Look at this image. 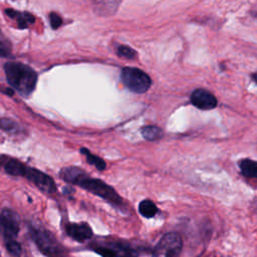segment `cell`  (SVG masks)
<instances>
[{
  "label": "cell",
  "instance_id": "8fae6325",
  "mask_svg": "<svg viewBox=\"0 0 257 257\" xmlns=\"http://www.w3.org/2000/svg\"><path fill=\"white\" fill-rule=\"evenodd\" d=\"M5 13L11 19H14L16 21L18 27L21 29L27 28L29 25H31L35 21L34 16L28 12H21V11H17L12 8H9V9L5 10Z\"/></svg>",
  "mask_w": 257,
  "mask_h": 257
},
{
  "label": "cell",
  "instance_id": "8992f818",
  "mask_svg": "<svg viewBox=\"0 0 257 257\" xmlns=\"http://www.w3.org/2000/svg\"><path fill=\"white\" fill-rule=\"evenodd\" d=\"M20 219L19 216L11 209H3L0 214V230L3 238H15L19 232Z\"/></svg>",
  "mask_w": 257,
  "mask_h": 257
},
{
  "label": "cell",
  "instance_id": "3957f363",
  "mask_svg": "<svg viewBox=\"0 0 257 257\" xmlns=\"http://www.w3.org/2000/svg\"><path fill=\"white\" fill-rule=\"evenodd\" d=\"M120 78L122 83L133 92L144 93L151 84L150 76L143 70L136 67H125L120 72Z\"/></svg>",
  "mask_w": 257,
  "mask_h": 257
},
{
  "label": "cell",
  "instance_id": "7c38bea8",
  "mask_svg": "<svg viewBox=\"0 0 257 257\" xmlns=\"http://www.w3.org/2000/svg\"><path fill=\"white\" fill-rule=\"evenodd\" d=\"M60 177L68 183L77 185L82 179H84L87 176L84 171L77 167H68L61 170Z\"/></svg>",
  "mask_w": 257,
  "mask_h": 257
},
{
  "label": "cell",
  "instance_id": "ac0fdd59",
  "mask_svg": "<svg viewBox=\"0 0 257 257\" xmlns=\"http://www.w3.org/2000/svg\"><path fill=\"white\" fill-rule=\"evenodd\" d=\"M12 51V45L8 38L0 31V57L10 55Z\"/></svg>",
  "mask_w": 257,
  "mask_h": 257
},
{
  "label": "cell",
  "instance_id": "7a4b0ae2",
  "mask_svg": "<svg viewBox=\"0 0 257 257\" xmlns=\"http://www.w3.org/2000/svg\"><path fill=\"white\" fill-rule=\"evenodd\" d=\"M29 232L33 241L44 255L48 257H61L63 249L47 230L36 226H30Z\"/></svg>",
  "mask_w": 257,
  "mask_h": 257
},
{
  "label": "cell",
  "instance_id": "30bf717a",
  "mask_svg": "<svg viewBox=\"0 0 257 257\" xmlns=\"http://www.w3.org/2000/svg\"><path fill=\"white\" fill-rule=\"evenodd\" d=\"M0 164L4 168L5 172L12 176H23L26 167L16 159L2 156L0 159Z\"/></svg>",
  "mask_w": 257,
  "mask_h": 257
},
{
  "label": "cell",
  "instance_id": "44dd1931",
  "mask_svg": "<svg viewBox=\"0 0 257 257\" xmlns=\"http://www.w3.org/2000/svg\"><path fill=\"white\" fill-rule=\"evenodd\" d=\"M117 53L119 56L130 58V59L135 58V56L137 54V52L133 48H131L128 46H124V45H121L117 48Z\"/></svg>",
  "mask_w": 257,
  "mask_h": 257
},
{
  "label": "cell",
  "instance_id": "d6986e66",
  "mask_svg": "<svg viewBox=\"0 0 257 257\" xmlns=\"http://www.w3.org/2000/svg\"><path fill=\"white\" fill-rule=\"evenodd\" d=\"M0 127L7 132H12V133L16 132L19 128L18 124L14 120L10 118H4V117L0 118Z\"/></svg>",
  "mask_w": 257,
  "mask_h": 257
},
{
  "label": "cell",
  "instance_id": "52a82bcc",
  "mask_svg": "<svg viewBox=\"0 0 257 257\" xmlns=\"http://www.w3.org/2000/svg\"><path fill=\"white\" fill-rule=\"evenodd\" d=\"M23 177L32 182L39 190H41L44 193L52 194L56 191V185L54 181L48 175L36 169L26 167Z\"/></svg>",
  "mask_w": 257,
  "mask_h": 257
},
{
  "label": "cell",
  "instance_id": "4fadbf2b",
  "mask_svg": "<svg viewBox=\"0 0 257 257\" xmlns=\"http://www.w3.org/2000/svg\"><path fill=\"white\" fill-rule=\"evenodd\" d=\"M242 174L247 178H255L257 175V165L254 161L245 159L240 162L239 165Z\"/></svg>",
  "mask_w": 257,
  "mask_h": 257
},
{
  "label": "cell",
  "instance_id": "2e32d148",
  "mask_svg": "<svg viewBox=\"0 0 257 257\" xmlns=\"http://www.w3.org/2000/svg\"><path fill=\"white\" fill-rule=\"evenodd\" d=\"M80 152L85 155L86 161H87L90 165L94 166L97 170L102 171V170L105 169V162H104L102 159H100L99 157H97V156H95V155H92L88 150H86V149H84V148H82V149L80 150Z\"/></svg>",
  "mask_w": 257,
  "mask_h": 257
},
{
  "label": "cell",
  "instance_id": "5bb4252c",
  "mask_svg": "<svg viewBox=\"0 0 257 257\" xmlns=\"http://www.w3.org/2000/svg\"><path fill=\"white\" fill-rule=\"evenodd\" d=\"M140 213L146 218H152L156 215L158 208L151 200H144L139 205Z\"/></svg>",
  "mask_w": 257,
  "mask_h": 257
},
{
  "label": "cell",
  "instance_id": "7402d4cb",
  "mask_svg": "<svg viewBox=\"0 0 257 257\" xmlns=\"http://www.w3.org/2000/svg\"><path fill=\"white\" fill-rule=\"evenodd\" d=\"M94 251L96 253H98L102 257H116L114 250L109 248V247H101V246H99V247L94 248Z\"/></svg>",
  "mask_w": 257,
  "mask_h": 257
},
{
  "label": "cell",
  "instance_id": "9c48e42d",
  "mask_svg": "<svg viewBox=\"0 0 257 257\" xmlns=\"http://www.w3.org/2000/svg\"><path fill=\"white\" fill-rule=\"evenodd\" d=\"M67 234L74 240L78 242H83L92 236V231L90 227L85 223H71L66 226Z\"/></svg>",
  "mask_w": 257,
  "mask_h": 257
},
{
  "label": "cell",
  "instance_id": "6da1fadb",
  "mask_svg": "<svg viewBox=\"0 0 257 257\" xmlns=\"http://www.w3.org/2000/svg\"><path fill=\"white\" fill-rule=\"evenodd\" d=\"M8 83L23 96H28L35 88L37 73L30 66L17 62L8 61L4 65Z\"/></svg>",
  "mask_w": 257,
  "mask_h": 257
},
{
  "label": "cell",
  "instance_id": "603a6c76",
  "mask_svg": "<svg viewBox=\"0 0 257 257\" xmlns=\"http://www.w3.org/2000/svg\"><path fill=\"white\" fill-rule=\"evenodd\" d=\"M49 21H50V25L53 29L58 28L61 24H62V19L61 17L56 14V13H50L49 15Z\"/></svg>",
  "mask_w": 257,
  "mask_h": 257
},
{
  "label": "cell",
  "instance_id": "277c9868",
  "mask_svg": "<svg viewBox=\"0 0 257 257\" xmlns=\"http://www.w3.org/2000/svg\"><path fill=\"white\" fill-rule=\"evenodd\" d=\"M77 185L82 187L86 191L106 200L107 202L113 205L121 204V199L119 198L117 193L111 187L101 182L100 180H95V179H90L88 177H85Z\"/></svg>",
  "mask_w": 257,
  "mask_h": 257
},
{
  "label": "cell",
  "instance_id": "5b68a950",
  "mask_svg": "<svg viewBox=\"0 0 257 257\" xmlns=\"http://www.w3.org/2000/svg\"><path fill=\"white\" fill-rule=\"evenodd\" d=\"M183 247L180 235L176 233L166 234L154 249L153 257H179Z\"/></svg>",
  "mask_w": 257,
  "mask_h": 257
},
{
  "label": "cell",
  "instance_id": "e0dca14e",
  "mask_svg": "<svg viewBox=\"0 0 257 257\" xmlns=\"http://www.w3.org/2000/svg\"><path fill=\"white\" fill-rule=\"evenodd\" d=\"M5 246L7 251L14 257H20L22 253L21 245L14 239H5Z\"/></svg>",
  "mask_w": 257,
  "mask_h": 257
},
{
  "label": "cell",
  "instance_id": "ffe728a7",
  "mask_svg": "<svg viewBox=\"0 0 257 257\" xmlns=\"http://www.w3.org/2000/svg\"><path fill=\"white\" fill-rule=\"evenodd\" d=\"M116 257H137V252L132 250L128 247L124 246H116V250H114Z\"/></svg>",
  "mask_w": 257,
  "mask_h": 257
},
{
  "label": "cell",
  "instance_id": "9a60e30c",
  "mask_svg": "<svg viewBox=\"0 0 257 257\" xmlns=\"http://www.w3.org/2000/svg\"><path fill=\"white\" fill-rule=\"evenodd\" d=\"M141 133H142V136L148 141H156V140L161 139L163 136L162 130L155 125L144 126V127H142Z\"/></svg>",
  "mask_w": 257,
  "mask_h": 257
},
{
  "label": "cell",
  "instance_id": "ba28073f",
  "mask_svg": "<svg viewBox=\"0 0 257 257\" xmlns=\"http://www.w3.org/2000/svg\"><path fill=\"white\" fill-rule=\"evenodd\" d=\"M191 102L200 109H212L217 105L216 97L208 90L198 88L191 94Z\"/></svg>",
  "mask_w": 257,
  "mask_h": 257
}]
</instances>
